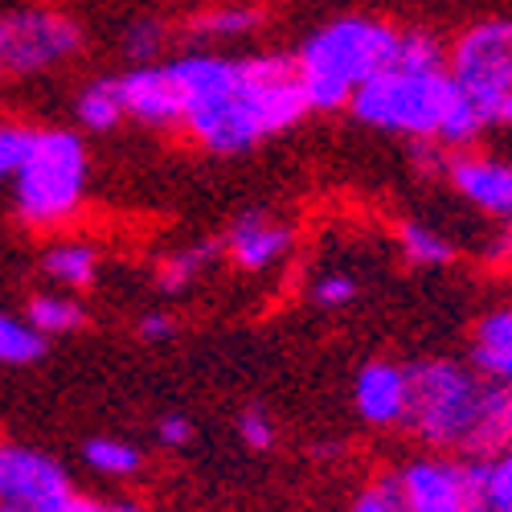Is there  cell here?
<instances>
[{
  "label": "cell",
  "instance_id": "6da1fadb",
  "mask_svg": "<svg viewBox=\"0 0 512 512\" xmlns=\"http://www.w3.org/2000/svg\"><path fill=\"white\" fill-rule=\"evenodd\" d=\"M168 66L181 82L185 136L213 156L250 152L254 144L291 132L308 115V95L295 74V58L185 54Z\"/></svg>",
  "mask_w": 512,
  "mask_h": 512
},
{
  "label": "cell",
  "instance_id": "7a4b0ae2",
  "mask_svg": "<svg viewBox=\"0 0 512 512\" xmlns=\"http://www.w3.org/2000/svg\"><path fill=\"white\" fill-rule=\"evenodd\" d=\"M349 111L386 136H406V140H426L443 144L447 152L472 148L476 136L484 132V115L472 107L455 78L443 70H406V66H386L377 70L365 87L349 99Z\"/></svg>",
  "mask_w": 512,
  "mask_h": 512
},
{
  "label": "cell",
  "instance_id": "3957f363",
  "mask_svg": "<svg viewBox=\"0 0 512 512\" xmlns=\"http://www.w3.org/2000/svg\"><path fill=\"white\" fill-rule=\"evenodd\" d=\"M398 50V29L377 17H336L308 33L295 50V74L308 95V111H340L365 82L386 70Z\"/></svg>",
  "mask_w": 512,
  "mask_h": 512
},
{
  "label": "cell",
  "instance_id": "277c9868",
  "mask_svg": "<svg viewBox=\"0 0 512 512\" xmlns=\"http://www.w3.org/2000/svg\"><path fill=\"white\" fill-rule=\"evenodd\" d=\"M13 213L33 230H54L78 218L91 189L87 140L70 127H33L21 168L13 173Z\"/></svg>",
  "mask_w": 512,
  "mask_h": 512
},
{
  "label": "cell",
  "instance_id": "5b68a950",
  "mask_svg": "<svg viewBox=\"0 0 512 512\" xmlns=\"http://www.w3.org/2000/svg\"><path fill=\"white\" fill-rule=\"evenodd\" d=\"M488 381L451 357H426L410 365V410L406 426L426 451L463 455L472 443Z\"/></svg>",
  "mask_w": 512,
  "mask_h": 512
},
{
  "label": "cell",
  "instance_id": "8992f818",
  "mask_svg": "<svg viewBox=\"0 0 512 512\" xmlns=\"http://www.w3.org/2000/svg\"><path fill=\"white\" fill-rule=\"evenodd\" d=\"M447 74L472 99L484 123H492L500 99L512 91V21L492 17L467 25L447 50Z\"/></svg>",
  "mask_w": 512,
  "mask_h": 512
},
{
  "label": "cell",
  "instance_id": "52a82bcc",
  "mask_svg": "<svg viewBox=\"0 0 512 512\" xmlns=\"http://www.w3.org/2000/svg\"><path fill=\"white\" fill-rule=\"evenodd\" d=\"M394 476H398L406 512H488L484 459L422 451L406 459Z\"/></svg>",
  "mask_w": 512,
  "mask_h": 512
},
{
  "label": "cell",
  "instance_id": "ba28073f",
  "mask_svg": "<svg viewBox=\"0 0 512 512\" xmlns=\"http://www.w3.org/2000/svg\"><path fill=\"white\" fill-rule=\"evenodd\" d=\"M82 50V29L46 5H25L0 17V58H5V74L13 78H33L58 70Z\"/></svg>",
  "mask_w": 512,
  "mask_h": 512
},
{
  "label": "cell",
  "instance_id": "9c48e42d",
  "mask_svg": "<svg viewBox=\"0 0 512 512\" xmlns=\"http://www.w3.org/2000/svg\"><path fill=\"white\" fill-rule=\"evenodd\" d=\"M443 177L472 209L488 213V218H496L504 226L512 222V160L459 148L447 156Z\"/></svg>",
  "mask_w": 512,
  "mask_h": 512
},
{
  "label": "cell",
  "instance_id": "30bf717a",
  "mask_svg": "<svg viewBox=\"0 0 512 512\" xmlns=\"http://www.w3.org/2000/svg\"><path fill=\"white\" fill-rule=\"evenodd\" d=\"M115 91L123 103V119H136L144 127H181L185 99H181V82L168 62L123 70L115 78Z\"/></svg>",
  "mask_w": 512,
  "mask_h": 512
},
{
  "label": "cell",
  "instance_id": "8fae6325",
  "mask_svg": "<svg viewBox=\"0 0 512 512\" xmlns=\"http://www.w3.org/2000/svg\"><path fill=\"white\" fill-rule=\"evenodd\" d=\"M70 488L74 484L66 467L54 455L21 443H0V504H41Z\"/></svg>",
  "mask_w": 512,
  "mask_h": 512
},
{
  "label": "cell",
  "instance_id": "7c38bea8",
  "mask_svg": "<svg viewBox=\"0 0 512 512\" xmlns=\"http://www.w3.org/2000/svg\"><path fill=\"white\" fill-rule=\"evenodd\" d=\"M353 406L361 414L365 426L373 431H394L406 426V410H410V365L398 361H365L357 381H353Z\"/></svg>",
  "mask_w": 512,
  "mask_h": 512
},
{
  "label": "cell",
  "instance_id": "4fadbf2b",
  "mask_svg": "<svg viewBox=\"0 0 512 512\" xmlns=\"http://www.w3.org/2000/svg\"><path fill=\"white\" fill-rule=\"evenodd\" d=\"M291 242H295V230L287 222L271 218V213H242L226 230L222 250L230 267H238L242 275H267L291 254Z\"/></svg>",
  "mask_w": 512,
  "mask_h": 512
},
{
  "label": "cell",
  "instance_id": "5bb4252c",
  "mask_svg": "<svg viewBox=\"0 0 512 512\" xmlns=\"http://www.w3.org/2000/svg\"><path fill=\"white\" fill-rule=\"evenodd\" d=\"M472 369L484 381L512 386V308H496L472 328Z\"/></svg>",
  "mask_w": 512,
  "mask_h": 512
},
{
  "label": "cell",
  "instance_id": "9a60e30c",
  "mask_svg": "<svg viewBox=\"0 0 512 512\" xmlns=\"http://www.w3.org/2000/svg\"><path fill=\"white\" fill-rule=\"evenodd\" d=\"M508 443H512V386H504V381H488L476 431H472V443H467L463 459H492Z\"/></svg>",
  "mask_w": 512,
  "mask_h": 512
},
{
  "label": "cell",
  "instance_id": "2e32d148",
  "mask_svg": "<svg viewBox=\"0 0 512 512\" xmlns=\"http://www.w3.org/2000/svg\"><path fill=\"white\" fill-rule=\"evenodd\" d=\"M41 275L62 291H87L99 279V250L91 242L62 238L41 254Z\"/></svg>",
  "mask_w": 512,
  "mask_h": 512
},
{
  "label": "cell",
  "instance_id": "e0dca14e",
  "mask_svg": "<svg viewBox=\"0 0 512 512\" xmlns=\"http://www.w3.org/2000/svg\"><path fill=\"white\" fill-rule=\"evenodd\" d=\"M25 320L50 340V336H70L78 328H87V308H82L70 291H41L29 300Z\"/></svg>",
  "mask_w": 512,
  "mask_h": 512
},
{
  "label": "cell",
  "instance_id": "ac0fdd59",
  "mask_svg": "<svg viewBox=\"0 0 512 512\" xmlns=\"http://www.w3.org/2000/svg\"><path fill=\"white\" fill-rule=\"evenodd\" d=\"M222 246L218 242H193V246H181L173 254H164L156 263V287L164 295H177V291H189L209 267H213V254Z\"/></svg>",
  "mask_w": 512,
  "mask_h": 512
},
{
  "label": "cell",
  "instance_id": "d6986e66",
  "mask_svg": "<svg viewBox=\"0 0 512 512\" xmlns=\"http://www.w3.org/2000/svg\"><path fill=\"white\" fill-rule=\"evenodd\" d=\"M82 463H87L91 472L103 476V480H132L144 467V451L136 443H127V439L99 435V439L82 443Z\"/></svg>",
  "mask_w": 512,
  "mask_h": 512
},
{
  "label": "cell",
  "instance_id": "ffe728a7",
  "mask_svg": "<svg viewBox=\"0 0 512 512\" xmlns=\"http://www.w3.org/2000/svg\"><path fill=\"white\" fill-rule=\"evenodd\" d=\"M74 119H78V127H87V132H95V136L115 132V127L123 123V103H119V91H115V78L87 82L74 99Z\"/></svg>",
  "mask_w": 512,
  "mask_h": 512
},
{
  "label": "cell",
  "instance_id": "44dd1931",
  "mask_svg": "<svg viewBox=\"0 0 512 512\" xmlns=\"http://www.w3.org/2000/svg\"><path fill=\"white\" fill-rule=\"evenodd\" d=\"M263 25L259 5H213L189 21V37H209V41H230V37H250Z\"/></svg>",
  "mask_w": 512,
  "mask_h": 512
},
{
  "label": "cell",
  "instance_id": "7402d4cb",
  "mask_svg": "<svg viewBox=\"0 0 512 512\" xmlns=\"http://www.w3.org/2000/svg\"><path fill=\"white\" fill-rule=\"evenodd\" d=\"M398 250L410 267H447L455 259V242L426 222H402L398 226Z\"/></svg>",
  "mask_w": 512,
  "mask_h": 512
},
{
  "label": "cell",
  "instance_id": "603a6c76",
  "mask_svg": "<svg viewBox=\"0 0 512 512\" xmlns=\"http://www.w3.org/2000/svg\"><path fill=\"white\" fill-rule=\"evenodd\" d=\"M46 345H50V340L41 336L25 316L0 312V365L25 369V365H33V361L46 357Z\"/></svg>",
  "mask_w": 512,
  "mask_h": 512
},
{
  "label": "cell",
  "instance_id": "cb8c5ba5",
  "mask_svg": "<svg viewBox=\"0 0 512 512\" xmlns=\"http://www.w3.org/2000/svg\"><path fill=\"white\" fill-rule=\"evenodd\" d=\"M394 66H406V70H443L447 66V46L435 33H426V29H398Z\"/></svg>",
  "mask_w": 512,
  "mask_h": 512
},
{
  "label": "cell",
  "instance_id": "d4e9b609",
  "mask_svg": "<svg viewBox=\"0 0 512 512\" xmlns=\"http://www.w3.org/2000/svg\"><path fill=\"white\" fill-rule=\"evenodd\" d=\"M484 500L488 512H512V443L484 459Z\"/></svg>",
  "mask_w": 512,
  "mask_h": 512
},
{
  "label": "cell",
  "instance_id": "484cf974",
  "mask_svg": "<svg viewBox=\"0 0 512 512\" xmlns=\"http://www.w3.org/2000/svg\"><path fill=\"white\" fill-rule=\"evenodd\" d=\"M361 295V283L349 275V271H328V275H316L312 287H308V300L324 312H336V308H349Z\"/></svg>",
  "mask_w": 512,
  "mask_h": 512
},
{
  "label": "cell",
  "instance_id": "4316f807",
  "mask_svg": "<svg viewBox=\"0 0 512 512\" xmlns=\"http://www.w3.org/2000/svg\"><path fill=\"white\" fill-rule=\"evenodd\" d=\"M349 512H406V500H402V488H398V476L386 472V476H377L369 480L357 500L349 504Z\"/></svg>",
  "mask_w": 512,
  "mask_h": 512
},
{
  "label": "cell",
  "instance_id": "83f0119b",
  "mask_svg": "<svg viewBox=\"0 0 512 512\" xmlns=\"http://www.w3.org/2000/svg\"><path fill=\"white\" fill-rule=\"evenodd\" d=\"M164 46V29L156 21H132L123 33V58L132 66H152Z\"/></svg>",
  "mask_w": 512,
  "mask_h": 512
},
{
  "label": "cell",
  "instance_id": "f1b7e54d",
  "mask_svg": "<svg viewBox=\"0 0 512 512\" xmlns=\"http://www.w3.org/2000/svg\"><path fill=\"white\" fill-rule=\"evenodd\" d=\"M238 439H242V447L246 451H254V455H263V451H271L275 447V418L263 410V406H246L242 414H238Z\"/></svg>",
  "mask_w": 512,
  "mask_h": 512
},
{
  "label": "cell",
  "instance_id": "f546056e",
  "mask_svg": "<svg viewBox=\"0 0 512 512\" xmlns=\"http://www.w3.org/2000/svg\"><path fill=\"white\" fill-rule=\"evenodd\" d=\"M29 132H33V127H25V123L0 119V185H9L13 173L21 168V156L29 148Z\"/></svg>",
  "mask_w": 512,
  "mask_h": 512
},
{
  "label": "cell",
  "instance_id": "4dcf8cb0",
  "mask_svg": "<svg viewBox=\"0 0 512 512\" xmlns=\"http://www.w3.org/2000/svg\"><path fill=\"white\" fill-rule=\"evenodd\" d=\"M0 512H107L103 500L87 496V492H62V496H50L41 504H0Z\"/></svg>",
  "mask_w": 512,
  "mask_h": 512
},
{
  "label": "cell",
  "instance_id": "1f68e13d",
  "mask_svg": "<svg viewBox=\"0 0 512 512\" xmlns=\"http://www.w3.org/2000/svg\"><path fill=\"white\" fill-rule=\"evenodd\" d=\"M193 418L189 414H160L156 422V443L168 447V451H177V447H189L193 443Z\"/></svg>",
  "mask_w": 512,
  "mask_h": 512
},
{
  "label": "cell",
  "instance_id": "d6a6232c",
  "mask_svg": "<svg viewBox=\"0 0 512 512\" xmlns=\"http://www.w3.org/2000/svg\"><path fill=\"white\" fill-rule=\"evenodd\" d=\"M136 336L144 340V345H164V340H173L177 336V320L168 316V312H144L140 320H136Z\"/></svg>",
  "mask_w": 512,
  "mask_h": 512
},
{
  "label": "cell",
  "instance_id": "836d02e7",
  "mask_svg": "<svg viewBox=\"0 0 512 512\" xmlns=\"http://www.w3.org/2000/svg\"><path fill=\"white\" fill-rule=\"evenodd\" d=\"M492 259L504 263V267H512V222L496 234V242H492Z\"/></svg>",
  "mask_w": 512,
  "mask_h": 512
},
{
  "label": "cell",
  "instance_id": "e575fe53",
  "mask_svg": "<svg viewBox=\"0 0 512 512\" xmlns=\"http://www.w3.org/2000/svg\"><path fill=\"white\" fill-rule=\"evenodd\" d=\"M492 123H504V127H512V91L500 99V107H496V115H492Z\"/></svg>",
  "mask_w": 512,
  "mask_h": 512
},
{
  "label": "cell",
  "instance_id": "d590c367",
  "mask_svg": "<svg viewBox=\"0 0 512 512\" xmlns=\"http://www.w3.org/2000/svg\"><path fill=\"white\" fill-rule=\"evenodd\" d=\"M0 78H9V74H5V58H0Z\"/></svg>",
  "mask_w": 512,
  "mask_h": 512
}]
</instances>
